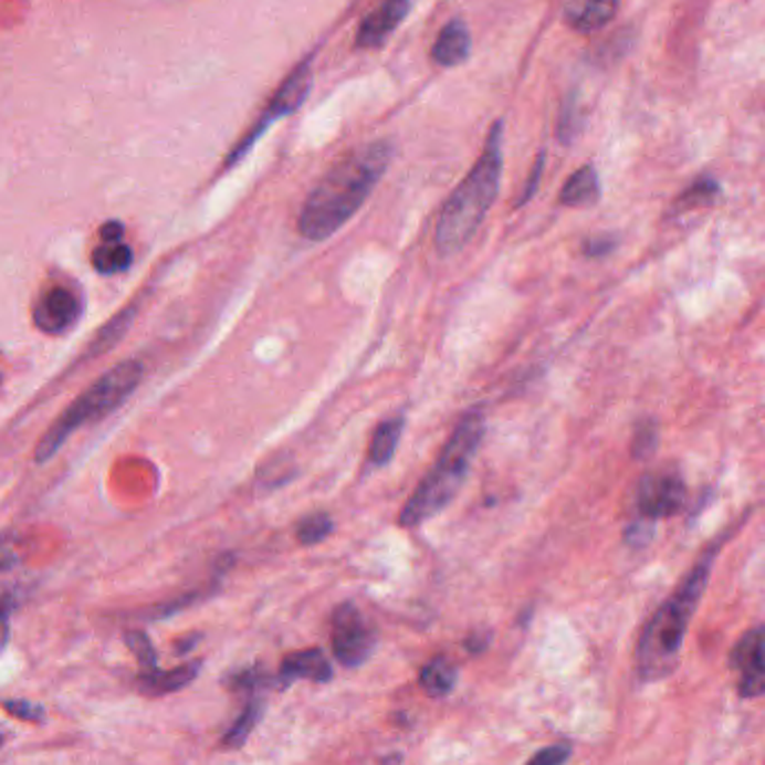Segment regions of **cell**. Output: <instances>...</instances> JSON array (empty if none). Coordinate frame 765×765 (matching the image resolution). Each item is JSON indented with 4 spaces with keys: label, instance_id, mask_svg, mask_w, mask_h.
Wrapping results in <instances>:
<instances>
[{
    "label": "cell",
    "instance_id": "cell-26",
    "mask_svg": "<svg viewBox=\"0 0 765 765\" xmlns=\"http://www.w3.org/2000/svg\"><path fill=\"white\" fill-rule=\"evenodd\" d=\"M6 712L19 721H25V723H41L45 721V710L32 701H25V699H14V701H6L3 703Z\"/></svg>",
    "mask_w": 765,
    "mask_h": 765
},
{
    "label": "cell",
    "instance_id": "cell-34",
    "mask_svg": "<svg viewBox=\"0 0 765 765\" xmlns=\"http://www.w3.org/2000/svg\"><path fill=\"white\" fill-rule=\"evenodd\" d=\"M489 640H491V636L489 633H484V636H480V633H472L468 640H465V649L468 651H484L486 647H489Z\"/></svg>",
    "mask_w": 765,
    "mask_h": 765
},
{
    "label": "cell",
    "instance_id": "cell-29",
    "mask_svg": "<svg viewBox=\"0 0 765 765\" xmlns=\"http://www.w3.org/2000/svg\"><path fill=\"white\" fill-rule=\"evenodd\" d=\"M266 683H269V677L264 674V669H260V667H251V669H247V672L235 674V677L229 681V688H233V690H247V692H253L255 688L266 685Z\"/></svg>",
    "mask_w": 765,
    "mask_h": 765
},
{
    "label": "cell",
    "instance_id": "cell-3",
    "mask_svg": "<svg viewBox=\"0 0 765 765\" xmlns=\"http://www.w3.org/2000/svg\"><path fill=\"white\" fill-rule=\"evenodd\" d=\"M710 580V559H701L681 583V587L664 600L649 618L636 651L638 677L656 683L674 674L681 662L683 640L699 600Z\"/></svg>",
    "mask_w": 765,
    "mask_h": 765
},
{
    "label": "cell",
    "instance_id": "cell-2",
    "mask_svg": "<svg viewBox=\"0 0 765 765\" xmlns=\"http://www.w3.org/2000/svg\"><path fill=\"white\" fill-rule=\"evenodd\" d=\"M504 170V124L497 122L489 137L486 146L463 177V181L452 190L446 200L437 227H434V247L441 255L459 253L472 235L480 231L484 218L497 200L500 184Z\"/></svg>",
    "mask_w": 765,
    "mask_h": 765
},
{
    "label": "cell",
    "instance_id": "cell-31",
    "mask_svg": "<svg viewBox=\"0 0 765 765\" xmlns=\"http://www.w3.org/2000/svg\"><path fill=\"white\" fill-rule=\"evenodd\" d=\"M614 249H616V240H614V238H607V235H602V238H591V240L585 244V253H587L589 258H602V255L611 253Z\"/></svg>",
    "mask_w": 765,
    "mask_h": 765
},
{
    "label": "cell",
    "instance_id": "cell-11",
    "mask_svg": "<svg viewBox=\"0 0 765 765\" xmlns=\"http://www.w3.org/2000/svg\"><path fill=\"white\" fill-rule=\"evenodd\" d=\"M415 0H386L358 28L356 48L374 50L386 43L410 14Z\"/></svg>",
    "mask_w": 765,
    "mask_h": 765
},
{
    "label": "cell",
    "instance_id": "cell-24",
    "mask_svg": "<svg viewBox=\"0 0 765 765\" xmlns=\"http://www.w3.org/2000/svg\"><path fill=\"white\" fill-rule=\"evenodd\" d=\"M334 531V522L327 513H316L298 524V539L303 544H318Z\"/></svg>",
    "mask_w": 765,
    "mask_h": 765
},
{
    "label": "cell",
    "instance_id": "cell-28",
    "mask_svg": "<svg viewBox=\"0 0 765 765\" xmlns=\"http://www.w3.org/2000/svg\"><path fill=\"white\" fill-rule=\"evenodd\" d=\"M570 758V745L557 743L539 750L526 765H564Z\"/></svg>",
    "mask_w": 765,
    "mask_h": 765
},
{
    "label": "cell",
    "instance_id": "cell-14",
    "mask_svg": "<svg viewBox=\"0 0 765 765\" xmlns=\"http://www.w3.org/2000/svg\"><path fill=\"white\" fill-rule=\"evenodd\" d=\"M200 669H202L200 660L179 664L175 669H168V672L155 669V672H150V674H139L137 677V688L146 696H164V694H170V692H179V690H184L186 685H190L198 679Z\"/></svg>",
    "mask_w": 765,
    "mask_h": 765
},
{
    "label": "cell",
    "instance_id": "cell-27",
    "mask_svg": "<svg viewBox=\"0 0 765 765\" xmlns=\"http://www.w3.org/2000/svg\"><path fill=\"white\" fill-rule=\"evenodd\" d=\"M656 443H658V437H656V426L653 423H640L638 430H636V437H633V454L640 459V457H649L653 450H656Z\"/></svg>",
    "mask_w": 765,
    "mask_h": 765
},
{
    "label": "cell",
    "instance_id": "cell-4",
    "mask_svg": "<svg viewBox=\"0 0 765 765\" xmlns=\"http://www.w3.org/2000/svg\"><path fill=\"white\" fill-rule=\"evenodd\" d=\"M486 434V417L482 410H470L446 441L439 459L423 476L406 509L399 515V524L406 528L421 526L439 515L463 486L468 470L476 450Z\"/></svg>",
    "mask_w": 765,
    "mask_h": 765
},
{
    "label": "cell",
    "instance_id": "cell-22",
    "mask_svg": "<svg viewBox=\"0 0 765 765\" xmlns=\"http://www.w3.org/2000/svg\"><path fill=\"white\" fill-rule=\"evenodd\" d=\"M719 184L710 177H703L699 179L696 184H692L685 193L677 200V211L683 213V211H690V209H699V207H710L714 205L716 196H719Z\"/></svg>",
    "mask_w": 765,
    "mask_h": 765
},
{
    "label": "cell",
    "instance_id": "cell-21",
    "mask_svg": "<svg viewBox=\"0 0 765 765\" xmlns=\"http://www.w3.org/2000/svg\"><path fill=\"white\" fill-rule=\"evenodd\" d=\"M133 318H135V307H128V310H124L122 314H117L106 327H102V332L97 334V338L92 340L90 354H92V356H94V354H102V352L111 349L115 343H119V340L124 338V334L128 332Z\"/></svg>",
    "mask_w": 765,
    "mask_h": 765
},
{
    "label": "cell",
    "instance_id": "cell-20",
    "mask_svg": "<svg viewBox=\"0 0 765 765\" xmlns=\"http://www.w3.org/2000/svg\"><path fill=\"white\" fill-rule=\"evenodd\" d=\"M262 710H264V703H262L258 696L251 699L249 705L244 708V712L238 716V721L231 725V730H229L227 736L222 738V745H224L227 750H238V747H242V745L249 741V736H251L255 723L260 721Z\"/></svg>",
    "mask_w": 765,
    "mask_h": 765
},
{
    "label": "cell",
    "instance_id": "cell-17",
    "mask_svg": "<svg viewBox=\"0 0 765 765\" xmlns=\"http://www.w3.org/2000/svg\"><path fill=\"white\" fill-rule=\"evenodd\" d=\"M404 426L406 421L401 417H395L386 423H380L371 437V443H369V461L374 465H386L397 448H399V441H401V434H404Z\"/></svg>",
    "mask_w": 765,
    "mask_h": 765
},
{
    "label": "cell",
    "instance_id": "cell-9",
    "mask_svg": "<svg viewBox=\"0 0 765 765\" xmlns=\"http://www.w3.org/2000/svg\"><path fill=\"white\" fill-rule=\"evenodd\" d=\"M730 667L738 674L736 690L743 699L765 694V625L745 631L730 653Z\"/></svg>",
    "mask_w": 765,
    "mask_h": 765
},
{
    "label": "cell",
    "instance_id": "cell-30",
    "mask_svg": "<svg viewBox=\"0 0 765 765\" xmlns=\"http://www.w3.org/2000/svg\"><path fill=\"white\" fill-rule=\"evenodd\" d=\"M542 170H544V153L537 157V161H535V166H533V170H531V177H528V181H526V186H524V193H522V198H520L517 207L526 205V202H528V200L535 196V190H537V186H539Z\"/></svg>",
    "mask_w": 765,
    "mask_h": 765
},
{
    "label": "cell",
    "instance_id": "cell-13",
    "mask_svg": "<svg viewBox=\"0 0 765 765\" xmlns=\"http://www.w3.org/2000/svg\"><path fill=\"white\" fill-rule=\"evenodd\" d=\"M620 0H568L564 19L568 28L583 34L602 30L618 12Z\"/></svg>",
    "mask_w": 765,
    "mask_h": 765
},
{
    "label": "cell",
    "instance_id": "cell-18",
    "mask_svg": "<svg viewBox=\"0 0 765 765\" xmlns=\"http://www.w3.org/2000/svg\"><path fill=\"white\" fill-rule=\"evenodd\" d=\"M421 688L430 694V696H446L452 692L454 683H457V669L454 664L439 656V658H432L423 669H421Z\"/></svg>",
    "mask_w": 765,
    "mask_h": 765
},
{
    "label": "cell",
    "instance_id": "cell-35",
    "mask_svg": "<svg viewBox=\"0 0 765 765\" xmlns=\"http://www.w3.org/2000/svg\"><path fill=\"white\" fill-rule=\"evenodd\" d=\"M0 743H3V734H0Z\"/></svg>",
    "mask_w": 765,
    "mask_h": 765
},
{
    "label": "cell",
    "instance_id": "cell-6",
    "mask_svg": "<svg viewBox=\"0 0 765 765\" xmlns=\"http://www.w3.org/2000/svg\"><path fill=\"white\" fill-rule=\"evenodd\" d=\"M312 83H314V72H312V61H305L301 63L290 76H286L282 81V85L275 90L273 94V99L266 104L262 117L258 119V124L251 128V133L233 148L227 166H233L235 161H240L249 150L251 146L264 135V130L275 124L277 119L282 117H290L292 113H296L303 102L307 99V94L312 90Z\"/></svg>",
    "mask_w": 765,
    "mask_h": 765
},
{
    "label": "cell",
    "instance_id": "cell-5",
    "mask_svg": "<svg viewBox=\"0 0 765 765\" xmlns=\"http://www.w3.org/2000/svg\"><path fill=\"white\" fill-rule=\"evenodd\" d=\"M142 376L144 365L139 360H124L115 365L111 371H106L99 380H94L45 432L34 452L36 463L54 459L56 452L65 446V441L85 423L97 421L117 410L137 390Z\"/></svg>",
    "mask_w": 765,
    "mask_h": 765
},
{
    "label": "cell",
    "instance_id": "cell-32",
    "mask_svg": "<svg viewBox=\"0 0 765 765\" xmlns=\"http://www.w3.org/2000/svg\"><path fill=\"white\" fill-rule=\"evenodd\" d=\"M19 562V555L17 551L12 548L10 542H6L3 537H0V573H6L10 568H14Z\"/></svg>",
    "mask_w": 765,
    "mask_h": 765
},
{
    "label": "cell",
    "instance_id": "cell-10",
    "mask_svg": "<svg viewBox=\"0 0 765 765\" xmlns=\"http://www.w3.org/2000/svg\"><path fill=\"white\" fill-rule=\"evenodd\" d=\"M81 312L83 303L74 290L63 284H52L36 298L32 307V318L41 332L59 336L78 323Z\"/></svg>",
    "mask_w": 765,
    "mask_h": 765
},
{
    "label": "cell",
    "instance_id": "cell-33",
    "mask_svg": "<svg viewBox=\"0 0 765 765\" xmlns=\"http://www.w3.org/2000/svg\"><path fill=\"white\" fill-rule=\"evenodd\" d=\"M102 240L104 242H122L124 240V224L113 220L102 227Z\"/></svg>",
    "mask_w": 765,
    "mask_h": 765
},
{
    "label": "cell",
    "instance_id": "cell-1",
    "mask_svg": "<svg viewBox=\"0 0 765 765\" xmlns=\"http://www.w3.org/2000/svg\"><path fill=\"white\" fill-rule=\"evenodd\" d=\"M392 161L388 142H371L343 157L310 193L298 218V231L312 242L338 233L371 196Z\"/></svg>",
    "mask_w": 765,
    "mask_h": 765
},
{
    "label": "cell",
    "instance_id": "cell-23",
    "mask_svg": "<svg viewBox=\"0 0 765 765\" xmlns=\"http://www.w3.org/2000/svg\"><path fill=\"white\" fill-rule=\"evenodd\" d=\"M126 645L133 651V656L137 658V662L142 667V674H150V672H155V669H159L157 667V651L144 631H128Z\"/></svg>",
    "mask_w": 765,
    "mask_h": 765
},
{
    "label": "cell",
    "instance_id": "cell-15",
    "mask_svg": "<svg viewBox=\"0 0 765 765\" xmlns=\"http://www.w3.org/2000/svg\"><path fill=\"white\" fill-rule=\"evenodd\" d=\"M470 56V32L463 21H450L432 45V59L441 67H457Z\"/></svg>",
    "mask_w": 765,
    "mask_h": 765
},
{
    "label": "cell",
    "instance_id": "cell-19",
    "mask_svg": "<svg viewBox=\"0 0 765 765\" xmlns=\"http://www.w3.org/2000/svg\"><path fill=\"white\" fill-rule=\"evenodd\" d=\"M133 264V249L124 242H102L92 251V266L104 275H115Z\"/></svg>",
    "mask_w": 765,
    "mask_h": 765
},
{
    "label": "cell",
    "instance_id": "cell-25",
    "mask_svg": "<svg viewBox=\"0 0 765 765\" xmlns=\"http://www.w3.org/2000/svg\"><path fill=\"white\" fill-rule=\"evenodd\" d=\"M17 609V591L0 585V653L8 647L12 636V614Z\"/></svg>",
    "mask_w": 765,
    "mask_h": 765
},
{
    "label": "cell",
    "instance_id": "cell-12",
    "mask_svg": "<svg viewBox=\"0 0 765 765\" xmlns=\"http://www.w3.org/2000/svg\"><path fill=\"white\" fill-rule=\"evenodd\" d=\"M298 679H307L314 683L332 681V664L321 649L294 651L282 660L275 681L284 688V685H290Z\"/></svg>",
    "mask_w": 765,
    "mask_h": 765
},
{
    "label": "cell",
    "instance_id": "cell-16",
    "mask_svg": "<svg viewBox=\"0 0 765 765\" xmlns=\"http://www.w3.org/2000/svg\"><path fill=\"white\" fill-rule=\"evenodd\" d=\"M600 200V177L594 166H583L573 172L559 193L564 207H591Z\"/></svg>",
    "mask_w": 765,
    "mask_h": 765
},
{
    "label": "cell",
    "instance_id": "cell-7",
    "mask_svg": "<svg viewBox=\"0 0 765 765\" xmlns=\"http://www.w3.org/2000/svg\"><path fill=\"white\" fill-rule=\"evenodd\" d=\"M376 647V633L365 622L360 611L345 602L332 616V649L340 664L358 667L363 664Z\"/></svg>",
    "mask_w": 765,
    "mask_h": 765
},
{
    "label": "cell",
    "instance_id": "cell-8",
    "mask_svg": "<svg viewBox=\"0 0 765 765\" xmlns=\"http://www.w3.org/2000/svg\"><path fill=\"white\" fill-rule=\"evenodd\" d=\"M688 502V489L679 474L672 472H656L647 474L638 486L636 506L642 520L656 522L672 517L683 511Z\"/></svg>",
    "mask_w": 765,
    "mask_h": 765
}]
</instances>
